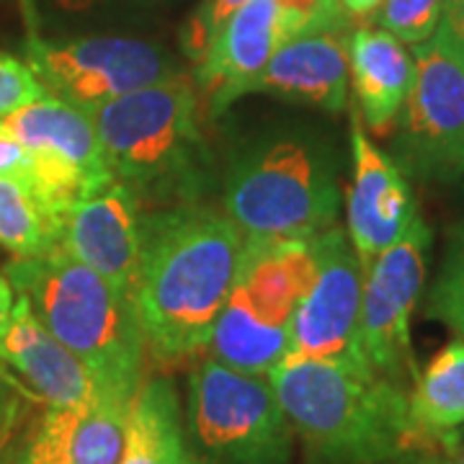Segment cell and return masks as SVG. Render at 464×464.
I'll use <instances>...</instances> for the list:
<instances>
[{
    "label": "cell",
    "mask_w": 464,
    "mask_h": 464,
    "mask_svg": "<svg viewBox=\"0 0 464 464\" xmlns=\"http://www.w3.org/2000/svg\"><path fill=\"white\" fill-rule=\"evenodd\" d=\"M243 246L246 237L225 209L204 201L145 215L132 297L158 362H183L209 346Z\"/></svg>",
    "instance_id": "cell-1"
},
{
    "label": "cell",
    "mask_w": 464,
    "mask_h": 464,
    "mask_svg": "<svg viewBox=\"0 0 464 464\" xmlns=\"http://www.w3.org/2000/svg\"><path fill=\"white\" fill-rule=\"evenodd\" d=\"M199 88L176 72L93 111L106 166L142 207L199 204L215 181V160L201 132Z\"/></svg>",
    "instance_id": "cell-2"
},
{
    "label": "cell",
    "mask_w": 464,
    "mask_h": 464,
    "mask_svg": "<svg viewBox=\"0 0 464 464\" xmlns=\"http://www.w3.org/2000/svg\"><path fill=\"white\" fill-rule=\"evenodd\" d=\"M39 323L91 372L96 392L134 400L148 341L132 292L103 279L60 246L3 268Z\"/></svg>",
    "instance_id": "cell-3"
},
{
    "label": "cell",
    "mask_w": 464,
    "mask_h": 464,
    "mask_svg": "<svg viewBox=\"0 0 464 464\" xmlns=\"http://www.w3.org/2000/svg\"><path fill=\"white\" fill-rule=\"evenodd\" d=\"M268 382L315 464H405L420 449L408 390L374 372L284 359Z\"/></svg>",
    "instance_id": "cell-4"
},
{
    "label": "cell",
    "mask_w": 464,
    "mask_h": 464,
    "mask_svg": "<svg viewBox=\"0 0 464 464\" xmlns=\"http://www.w3.org/2000/svg\"><path fill=\"white\" fill-rule=\"evenodd\" d=\"M222 209L246 240H315L338 225V155L320 134L253 140L227 170Z\"/></svg>",
    "instance_id": "cell-5"
},
{
    "label": "cell",
    "mask_w": 464,
    "mask_h": 464,
    "mask_svg": "<svg viewBox=\"0 0 464 464\" xmlns=\"http://www.w3.org/2000/svg\"><path fill=\"white\" fill-rule=\"evenodd\" d=\"M313 240H246L209 353L235 372L268 377L289 356L292 320L315 282Z\"/></svg>",
    "instance_id": "cell-6"
},
{
    "label": "cell",
    "mask_w": 464,
    "mask_h": 464,
    "mask_svg": "<svg viewBox=\"0 0 464 464\" xmlns=\"http://www.w3.org/2000/svg\"><path fill=\"white\" fill-rule=\"evenodd\" d=\"M186 444L194 464H289L295 429L268 377L201 362L186 390Z\"/></svg>",
    "instance_id": "cell-7"
},
{
    "label": "cell",
    "mask_w": 464,
    "mask_h": 464,
    "mask_svg": "<svg viewBox=\"0 0 464 464\" xmlns=\"http://www.w3.org/2000/svg\"><path fill=\"white\" fill-rule=\"evenodd\" d=\"M415 75L392 137V160L420 183L464 181V54L447 34L415 44Z\"/></svg>",
    "instance_id": "cell-8"
},
{
    "label": "cell",
    "mask_w": 464,
    "mask_h": 464,
    "mask_svg": "<svg viewBox=\"0 0 464 464\" xmlns=\"http://www.w3.org/2000/svg\"><path fill=\"white\" fill-rule=\"evenodd\" d=\"M26 63L47 93L88 114L109 101L181 72L160 44L145 39L81 36L52 42L34 29L26 39Z\"/></svg>",
    "instance_id": "cell-9"
},
{
    "label": "cell",
    "mask_w": 464,
    "mask_h": 464,
    "mask_svg": "<svg viewBox=\"0 0 464 464\" xmlns=\"http://www.w3.org/2000/svg\"><path fill=\"white\" fill-rule=\"evenodd\" d=\"M429 248L431 227L423 217H415L398 243L380 253L364 271L362 351L377 377L402 390H411L420 372L413 356L411 323L426 284Z\"/></svg>",
    "instance_id": "cell-10"
},
{
    "label": "cell",
    "mask_w": 464,
    "mask_h": 464,
    "mask_svg": "<svg viewBox=\"0 0 464 464\" xmlns=\"http://www.w3.org/2000/svg\"><path fill=\"white\" fill-rule=\"evenodd\" d=\"M0 121L32 155L29 188L60 219L72 204L114 181L93 116L83 109L47 93Z\"/></svg>",
    "instance_id": "cell-11"
},
{
    "label": "cell",
    "mask_w": 464,
    "mask_h": 464,
    "mask_svg": "<svg viewBox=\"0 0 464 464\" xmlns=\"http://www.w3.org/2000/svg\"><path fill=\"white\" fill-rule=\"evenodd\" d=\"M313 248L317 258L315 282L295 313L286 359L372 372L362 351L364 266L348 240L346 227L335 225L317 235Z\"/></svg>",
    "instance_id": "cell-12"
},
{
    "label": "cell",
    "mask_w": 464,
    "mask_h": 464,
    "mask_svg": "<svg viewBox=\"0 0 464 464\" xmlns=\"http://www.w3.org/2000/svg\"><path fill=\"white\" fill-rule=\"evenodd\" d=\"M351 183L346 201V232L362 266L395 246L418 217L411 179L382 152L362 127V116H351Z\"/></svg>",
    "instance_id": "cell-13"
},
{
    "label": "cell",
    "mask_w": 464,
    "mask_h": 464,
    "mask_svg": "<svg viewBox=\"0 0 464 464\" xmlns=\"http://www.w3.org/2000/svg\"><path fill=\"white\" fill-rule=\"evenodd\" d=\"M148 209L127 183L111 181L63 215L60 248L103 279L132 292Z\"/></svg>",
    "instance_id": "cell-14"
},
{
    "label": "cell",
    "mask_w": 464,
    "mask_h": 464,
    "mask_svg": "<svg viewBox=\"0 0 464 464\" xmlns=\"http://www.w3.org/2000/svg\"><path fill=\"white\" fill-rule=\"evenodd\" d=\"M284 42L286 36L276 0H248L230 18L191 75L212 119L248 96L253 81Z\"/></svg>",
    "instance_id": "cell-15"
},
{
    "label": "cell",
    "mask_w": 464,
    "mask_h": 464,
    "mask_svg": "<svg viewBox=\"0 0 464 464\" xmlns=\"http://www.w3.org/2000/svg\"><path fill=\"white\" fill-rule=\"evenodd\" d=\"M348 26L320 29L284 42L250 85L289 103L341 111L348 101Z\"/></svg>",
    "instance_id": "cell-16"
},
{
    "label": "cell",
    "mask_w": 464,
    "mask_h": 464,
    "mask_svg": "<svg viewBox=\"0 0 464 464\" xmlns=\"http://www.w3.org/2000/svg\"><path fill=\"white\" fill-rule=\"evenodd\" d=\"M0 364L11 366L47 408H81L96 398V382L83 362L39 323L21 295L0 341Z\"/></svg>",
    "instance_id": "cell-17"
},
{
    "label": "cell",
    "mask_w": 464,
    "mask_h": 464,
    "mask_svg": "<svg viewBox=\"0 0 464 464\" xmlns=\"http://www.w3.org/2000/svg\"><path fill=\"white\" fill-rule=\"evenodd\" d=\"M413 52L398 36L374 26H359L348 39V81L359 116L377 134H387L398 121L413 85Z\"/></svg>",
    "instance_id": "cell-18"
},
{
    "label": "cell",
    "mask_w": 464,
    "mask_h": 464,
    "mask_svg": "<svg viewBox=\"0 0 464 464\" xmlns=\"http://www.w3.org/2000/svg\"><path fill=\"white\" fill-rule=\"evenodd\" d=\"M119 464H194L183 408L168 377H145L130 408Z\"/></svg>",
    "instance_id": "cell-19"
},
{
    "label": "cell",
    "mask_w": 464,
    "mask_h": 464,
    "mask_svg": "<svg viewBox=\"0 0 464 464\" xmlns=\"http://www.w3.org/2000/svg\"><path fill=\"white\" fill-rule=\"evenodd\" d=\"M408 415L420 447L464 426V341L454 338L415 377Z\"/></svg>",
    "instance_id": "cell-20"
},
{
    "label": "cell",
    "mask_w": 464,
    "mask_h": 464,
    "mask_svg": "<svg viewBox=\"0 0 464 464\" xmlns=\"http://www.w3.org/2000/svg\"><path fill=\"white\" fill-rule=\"evenodd\" d=\"M60 225L26 183L0 176V248L16 258L44 256L60 246Z\"/></svg>",
    "instance_id": "cell-21"
},
{
    "label": "cell",
    "mask_w": 464,
    "mask_h": 464,
    "mask_svg": "<svg viewBox=\"0 0 464 464\" xmlns=\"http://www.w3.org/2000/svg\"><path fill=\"white\" fill-rule=\"evenodd\" d=\"M130 408L132 400L96 392V398L81 408L72 429V464H119L124 451Z\"/></svg>",
    "instance_id": "cell-22"
},
{
    "label": "cell",
    "mask_w": 464,
    "mask_h": 464,
    "mask_svg": "<svg viewBox=\"0 0 464 464\" xmlns=\"http://www.w3.org/2000/svg\"><path fill=\"white\" fill-rule=\"evenodd\" d=\"M426 313L464 341V225L449 235L444 261L429 292Z\"/></svg>",
    "instance_id": "cell-23"
},
{
    "label": "cell",
    "mask_w": 464,
    "mask_h": 464,
    "mask_svg": "<svg viewBox=\"0 0 464 464\" xmlns=\"http://www.w3.org/2000/svg\"><path fill=\"white\" fill-rule=\"evenodd\" d=\"M444 5L447 0H384L377 24L402 44H420L439 32Z\"/></svg>",
    "instance_id": "cell-24"
},
{
    "label": "cell",
    "mask_w": 464,
    "mask_h": 464,
    "mask_svg": "<svg viewBox=\"0 0 464 464\" xmlns=\"http://www.w3.org/2000/svg\"><path fill=\"white\" fill-rule=\"evenodd\" d=\"M248 0H201L197 11L183 21L181 32H179V47L181 54L199 65L207 57V52L212 50L217 36L225 32V26L230 24V18L246 5Z\"/></svg>",
    "instance_id": "cell-25"
},
{
    "label": "cell",
    "mask_w": 464,
    "mask_h": 464,
    "mask_svg": "<svg viewBox=\"0 0 464 464\" xmlns=\"http://www.w3.org/2000/svg\"><path fill=\"white\" fill-rule=\"evenodd\" d=\"M276 5L286 42L302 34L348 26V16L338 0H276Z\"/></svg>",
    "instance_id": "cell-26"
},
{
    "label": "cell",
    "mask_w": 464,
    "mask_h": 464,
    "mask_svg": "<svg viewBox=\"0 0 464 464\" xmlns=\"http://www.w3.org/2000/svg\"><path fill=\"white\" fill-rule=\"evenodd\" d=\"M47 96L32 65L21 57L0 52V119L16 114L24 106Z\"/></svg>",
    "instance_id": "cell-27"
},
{
    "label": "cell",
    "mask_w": 464,
    "mask_h": 464,
    "mask_svg": "<svg viewBox=\"0 0 464 464\" xmlns=\"http://www.w3.org/2000/svg\"><path fill=\"white\" fill-rule=\"evenodd\" d=\"M405 464H464V426L426 441Z\"/></svg>",
    "instance_id": "cell-28"
},
{
    "label": "cell",
    "mask_w": 464,
    "mask_h": 464,
    "mask_svg": "<svg viewBox=\"0 0 464 464\" xmlns=\"http://www.w3.org/2000/svg\"><path fill=\"white\" fill-rule=\"evenodd\" d=\"M0 176L18 179L26 186L32 181V155L3 121H0Z\"/></svg>",
    "instance_id": "cell-29"
},
{
    "label": "cell",
    "mask_w": 464,
    "mask_h": 464,
    "mask_svg": "<svg viewBox=\"0 0 464 464\" xmlns=\"http://www.w3.org/2000/svg\"><path fill=\"white\" fill-rule=\"evenodd\" d=\"M29 413V395L24 387L8 377V372L0 366V433L8 431L21 420H26Z\"/></svg>",
    "instance_id": "cell-30"
},
{
    "label": "cell",
    "mask_w": 464,
    "mask_h": 464,
    "mask_svg": "<svg viewBox=\"0 0 464 464\" xmlns=\"http://www.w3.org/2000/svg\"><path fill=\"white\" fill-rule=\"evenodd\" d=\"M439 29L447 34L464 54V0H447Z\"/></svg>",
    "instance_id": "cell-31"
},
{
    "label": "cell",
    "mask_w": 464,
    "mask_h": 464,
    "mask_svg": "<svg viewBox=\"0 0 464 464\" xmlns=\"http://www.w3.org/2000/svg\"><path fill=\"white\" fill-rule=\"evenodd\" d=\"M18 292L14 289L11 279L5 276V271H0V341L5 338V333L14 323V310H16Z\"/></svg>",
    "instance_id": "cell-32"
},
{
    "label": "cell",
    "mask_w": 464,
    "mask_h": 464,
    "mask_svg": "<svg viewBox=\"0 0 464 464\" xmlns=\"http://www.w3.org/2000/svg\"><path fill=\"white\" fill-rule=\"evenodd\" d=\"M26 429H29V420H21L8 431L0 433V464H14V457L26 436Z\"/></svg>",
    "instance_id": "cell-33"
},
{
    "label": "cell",
    "mask_w": 464,
    "mask_h": 464,
    "mask_svg": "<svg viewBox=\"0 0 464 464\" xmlns=\"http://www.w3.org/2000/svg\"><path fill=\"white\" fill-rule=\"evenodd\" d=\"M343 14L348 18H369L374 16L384 5V0H338Z\"/></svg>",
    "instance_id": "cell-34"
},
{
    "label": "cell",
    "mask_w": 464,
    "mask_h": 464,
    "mask_svg": "<svg viewBox=\"0 0 464 464\" xmlns=\"http://www.w3.org/2000/svg\"><path fill=\"white\" fill-rule=\"evenodd\" d=\"M57 11L70 14V16H78V14H91L96 11L99 5H103L106 0H52Z\"/></svg>",
    "instance_id": "cell-35"
}]
</instances>
